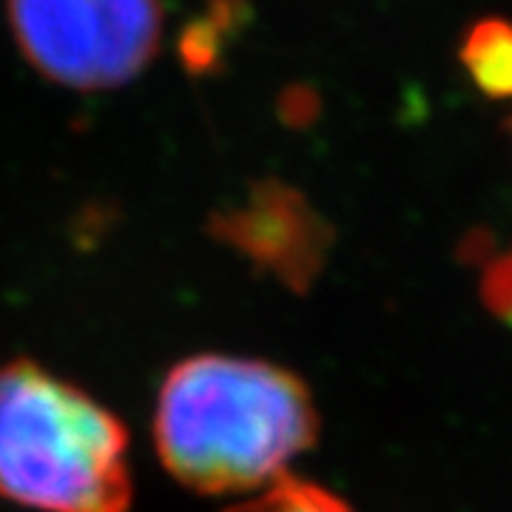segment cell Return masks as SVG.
I'll use <instances>...</instances> for the list:
<instances>
[{"label":"cell","mask_w":512,"mask_h":512,"mask_svg":"<svg viewBox=\"0 0 512 512\" xmlns=\"http://www.w3.org/2000/svg\"><path fill=\"white\" fill-rule=\"evenodd\" d=\"M510 131H512V120H510Z\"/></svg>","instance_id":"9"},{"label":"cell","mask_w":512,"mask_h":512,"mask_svg":"<svg viewBox=\"0 0 512 512\" xmlns=\"http://www.w3.org/2000/svg\"><path fill=\"white\" fill-rule=\"evenodd\" d=\"M316 436V404L299 376L220 353L174 367L154 413V441L168 473L211 495L282 481L288 461Z\"/></svg>","instance_id":"1"},{"label":"cell","mask_w":512,"mask_h":512,"mask_svg":"<svg viewBox=\"0 0 512 512\" xmlns=\"http://www.w3.org/2000/svg\"><path fill=\"white\" fill-rule=\"evenodd\" d=\"M293 103L285 109V114H291V120L296 126H302L305 120H311L313 114H316V97L311 92H305V89H299L296 94H291Z\"/></svg>","instance_id":"8"},{"label":"cell","mask_w":512,"mask_h":512,"mask_svg":"<svg viewBox=\"0 0 512 512\" xmlns=\"http://www.w3.org/2000/svg\"><path fill=\"white\" fill-rule=\"evenodd\" d=\"M0 498L37 512H128L123 424L43 367L3 365Z\"/></svg>","instance_id":"2"},{"label":"cell","mask_w":512,"mask_h":512,"mask_svg":"<svg viewBox=\"0 0 512 512\" xmlns=\"http://www.w3.org/2000/svg\"><path fill=\"white\" fill-rule=\"evenodd\" d=\"M458 60L484 97L512 100V20H476L464 32Z\"/></svg>","instance_id":"5"},{"label":"cell","mask_w":512,"mask_h":512,"mask_svg":"<svg viewBox=\"0 0 512 512\" xmlns=\"http://www.w3.org/2000/svg\"><path fill=\"white\" fill-rule=\"evenodd\" d=\"M214 231L296 293L311 291L333 248V228L319 208L279 180L251 185L245 200L214 220Z\"/></svg>","instance_id":"4"},{"label":"cell","mask_w":512,"mask_h":512,"mask_svg":"<svg viewBox=\"0 0 512 512\" xmlns=\"http://www.w3.org/2000/svg\"><path fill=\"white\" fill-rule=\"evenodd\" d=\"M481 299L493 316L512 325V248L487 262L481 274Z\"/></svg>","instance_id":"7"},{"label":"cell","mask_w":512,"mask_h":512,"mask_svg":"<svg viewBox=\"0 0 512 512\" xmlns=\"http://www.w3.org/2000/svg\"><path fill=\"white\" fill-rule=\"evenodd\" d=\"M228 512H353L336 495L328 490L308 484V481H293V478H282L271 484L265 493L256 501L239 504Z\"/></svg>","instance_id":"6"},{"label":"cell","mask_w":512,"mask_h":512,"mask_svg":"<svg viewBox=\"0 0 512 512\" xmlns=\"http://www.w3.org/2000/svg\"><path fill=\"white\" fill-rule=\"evenodd\" d=\"M9 20L37 72L77 92H103L154 60L163 0H9Z\"/></svg>","instance_id":"3"}]
</instances>
